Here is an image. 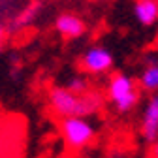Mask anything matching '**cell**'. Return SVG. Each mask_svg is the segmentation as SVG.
<instances>
[{
  "instance_id": "cell-11",
  "label": "cell",
  "mask_w": 158,
  "mask_h": 158,
  "mask_svg": "<svg viewBox=\"0 0 158 158\" xmlns=\"http://www.w3.org/2000/svg\"><path fill=\"white\" fill-rule=\"evenodd\" d=\"M152 158H158V141H156L154 147H152Z\"/></svg>"
},
{
  "instance_id": "cell-1",
  "label": "cell",
  "mask_w": 158,
  "mask_h": 158,
  "mask_svg": "<svg viewBox=\"0 0 158 158\" xmlns=\"http://www.w3.org/2000/svg\"><path fill=\"white\" fill-rule=\"evenodd\" d=\"M47 106L58 118L90 117L102 109L104 96L94 90H89L85 94H75L66 87H51L47 92Z\"/></svg>"
},
{
  "instance_id": "cell-9",
  "label": "cell",
  "mask_w": 158,
  "mask_h": 158,
  "mask_svg": "<svg viewBox=\"0 0 158 158\" xmlns=\"http://www.w3.org/2000/svg\"><path fill=\"white\" fill-rule=\"evenodd\" d=\"M64 87H66L68 90L75 92V94H85V92L90 90L89 79L83 77V75H73V77H70V79H68V83H66Z\"/></svg>"
},
{
  "instance_id": "cell-3",
  "label": "cell",
  "mask_w": 158,
  "mask_h": 158,
  "mask_svg": "<svg viewBox=\"0 0 158 158\" xmlns=\"http://www.w3.org/2000/svg\"><path fill=\"white\" fill-rule=\"evenodd\" d=\"M60 134L70 149L79 151L94 139L96 130L87 121V117H68L60 121Z\"/></svg>"
},
{
  "instance_id": "cell-5",
  "label": "cell",
  "mask_w": 158,
  "mask_h": 158,
  "mask_svg": "<svg viewBox=\"0 0 158 158\" xmlns=\"http://www.w3.org/2000/svg\"><path fill=\"white\" fill-rule=\"evenodd\" d=\"M55 30L66 40H77V38L85 36L87 25L75 13H60L55 19Z\"/></svg>"
},
{
  "instance_id": "cell-10",
  "label": "cell",
  "mask_w": 158,
  "mask_h": 158,
  "mask_svg": "<svg viewBox=\"0 0 158 158\" xmlns=\"http://www.w3.org/2000/svg\"><path fill=\"white\" fill-rule=\"evenodd\" d=\"M4 38H6V28L0 25V47H2V42H4Z\"/></svg>"
},
{
  "instance_id": "cell-6",
  "label": "cell",
  "mask_w": 158,
  "mask_h": 158,
  "mask_svg": "<svg viewBox=\"0 0 158 158\" xmlns=\"http://www.w3.org/2000/svg\"><path fill=\"white\" fill-rule=\"evenodd\" d=\"M141 134L147 141L158 139V94H152L145 106L141 118Z\"/></svg>"
},
{
  "instance_id": "cell-2",
  "label": "cell",
  "mask_w": 158,
  "mask_h": 158,
  "mask_svg": "<svg viewBox=\"0 0 158 158\" xmlns=\"http://www.w3.org/2000/svg\"><path fill=\"white\" fill-rule=\"evenodd\" d=\"M107 98L115 106L117 111L126 113L134 109L139 102V90L135 87V81L123 72H115L107 81Z\"/></svg>"
},
{
  "instance_id": "cell-4",
  "label": "cell",
  "mask_w": 158,
  "mask_h": 158,
  "mask_svg": "<svg viewBox=\"0 0 158 158\" xmlns=\"http://www.w3.org/2000/svg\"><path fill=\"white\" fill-rule=\"evenodd\" d=\"M81 68L90 75L107 73L113 68V55L109 53V49L100 47V45L90 47L81 56Z\"/></svg>"
},
{
  "instance_id": "cell-7",
  "label": "cell",
  "mask_w": 158,
  "mask_h": 158,
  "mask_svg": "<svg viewBox=\"0 0 158 158\" xmlns=\"http://www.w3.org/2000/svg\"><path fill=\"white\" fill-rule=\"evenodd\" d=\"M134 15L143 27H152L158 21V0H135Z\"/></svg>"
},
{
  "instance_id": "cell-8",
  "label": "cell",
  "mask_w": 158,
  "mask_h": 158,
  "mask_svg": "<svg viewBox=\"0 0 158 158\" xmlns=\"http://www.w3.org/2000/svg\"><path fill=\"white\" fill-rule=\"evenodd\" d=\"M139 87L149 92H158V62H149L139 73Z\"/></svg>"
}]
</instances>
